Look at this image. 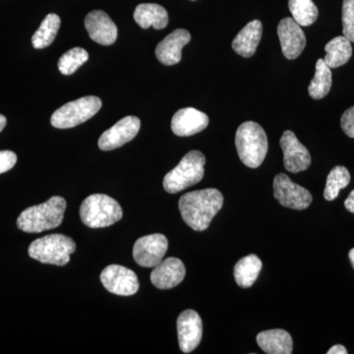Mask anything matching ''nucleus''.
I'll use <instances>...</instances> for the list:
<instances>
[{
    "mask_svg": "<svg viewBox=\"0 0 354 354\" xmlns=\"http://www.w3.org/2000/svg\"><path fill=\"white\" fill-rule=\"evenodd\" d=\"M186 270L183 261L167 258L162 261L151 272V281L158 290H171L183 283Z\"/></svg>",
    "mask_w": 354,
    "mask_h": 354,
    "instance_id": "obj_16",
    "label": "nucleus"
},
{
    "mask_svg": "<svg viewBox=\"0 0 354 354\" xmlns=\"http://www.w3.org/2000/svg\"><path fill=\"white\" fill-rule=\"evenodd\" d=\"M206 158L200 151L186 153L178 165L164 178V188L167 193L176 194L199 183L204 177Z\"/></svg>",
    "mask_w": 354,
    "mask_h": 354,
    "instance_id": "obj_4",
    "label": "nucleus"
},
{
    "mask_svg": "<svg viewBox=\"0 0 354 354\" xmlns=\"http://www.w3.org/2000/svg\"><path fill=\"white\" fill-rule=\"evenodd\" d=\"M191 1H195V0H191Z\"/></svg>",
    "mask_w": 354,
    "mask_h": 354,
    "instance_id": "obj_36",
    "label": "nucleus"
},
{
    "mask_svg": "<svg viewBox=\"0 0 354 354\" xmlns=\"http://www.w3.org/2000/svg\"><path fill=\"white\" fill-rule=\"evenodd\" d=\"M326 55L324 62L330 68H337L348 62L353 55L351 41L344 36L335 37L325 46Z\"/></svg>",
    "mask_w": 354,
    "mask_h": 354,
    "instance_id": "obj_22",
    "label": "nucleus"
},
{
    "mask_svg": "<svg viewBox=\"0 0 354 354\" xmlns=\"http://www.w3.org/2000/svg\"><path fill=\"white\" fill-rule=\"evenodd\" d=\"M258 346L268 354L292 353V337L285 330H264L257 335Z\"/></svg>",
    "mask_w": 354,
    "mask_h": 354,
    "instance_id": "obj_20",
    "label": "nucleus"
},
{
    "mask_svg": "<svg viewBox=\"0 0 354 354\" xmlns=\"http://www.w3.org/2000/svg\"><path fill=\"white\" fill-rule=\"evenodd\" d=\"M75 251L73 239L64 234H50L32 241L28 252L32 259L44 264L65 266Z\"/></svg>",
    "mask_w": 354,
    "mask_h": 354,
    "instance_id": "obj_6",
    "label": "nucleus"
},
{
    "mask_svg": "<svg viewBox=\"0 0 354 354\" xmlns=\"http://www.w3.org/2000/svg\"><path fill=\"white\" fill-rule=\"evenodd\" d=\"M122 216L120 205L108 195H91L80 207L81 221L91 228L111 227L120 221Z\"/></svg>",
    "mask_w": 354,
    "mask_h": 354,
    "instance_id": "obj_5",
    "label": "nucleus"
},
{
    "mask_svg": "<svg viewBox=\"0 0 354 354\" xmlns=\"http://www.w3.org/2000/svg\"><path fill=\"white\" fill-rule=\"evenodd\" d=\"M279 145L283 149V164L286 171L297 174L308 169L311 165V156L306 147L300 143L295 133L290 130L283 132Z\"/></svg>",
    "mask_w": 354,
    "mask_h": 354,
    "instance_id": "obj_13",
    "label": "nucleus"
},
{
    "mask_svg": "<svg viewBox=\"0 0 354 354\" xmlns=\"http://www.w3.org/2000/svg\"><path fill=\"white\" fill-rule=\"evenodd\" d=\"M223 205V194L215 188L186 193L178 203L183 221L196 232H203L209 227Z\"/></svg>",
    "mask_w": 354,
    "mask_h": 354,
    "instance_id": "obj_1",
    "label": "nucleus"
},
{
    "mask_svg": "<svg viewBox=\"0 0 354 354\" xmlns=\"http://www.w3.org/2000/svg\"><path fill=\"white\" fill-rule=\"evenodd\" d=\"M342 21L344 36L354 43V0L342 2Z\"/></svg>",
    "mask_w": 354,
    "mask_h": 354,
    "instance_id": "obj_29",
    "label": "nucleus"
},
{
    "mask_svg": "<svg viewBox=\"0 0 354 354\" xmlns=\"http://www.w3.org/2000/svg\"><path fill=\"white\" fill-rule=\"evenodd\" d=\"M101 281L106 290L120 297H130L139 290L138 277L123 266H108L102 272Z\"/></svg>",
    "mask_w": 354,
    "mask_h": 354,
    "instance_id": "obj_10",
    "label": "nucleus"
},
{
    "mask_svg": "<svg viewBox=\"0 0 354 354\" xmlns=\"http://www.w3.org/2000/svg\"><path fill=\"white\" fill-rule=\"evenodd\" d=\"M235 146L241 162L251 169H257L263 164L269 149L264 129L253 121H247L239 127Z\"/></svg>",
    "mask_w": 354,
    "mask_h": 354,
    "instance_id": "obj_3",
    "label": "nucleus"
},
{
    "mask_svg": "<svg viewBox=\"0 0 354 354\" xmlns=\"http://www.w3.org/2000/svg\"><path fill=\"white\" fill-rule=\"evenodd\" d=\"M209 118L196 109H179L171 120V130L176 136L187 137L206 129Z\"/></svg>",
    "mask_w": 354,
    "mask_h": 354,
    "instance_id": "obj_18",
    "label": "nucleus"
},
{
    "mask_svg": "<svg viewBox=\"0 0 354 354\" xmlns=\"http://www.w3.org/2000/svg\"><path fill=\"white\" fill-rule=\"evenodd\" d=\"M17 162V156L12 151H0V174L10 171Z\"/></svg>",
    "mask_w": 354,
    "mask_h": 354,
    "instance_id": "obj_30",
    "label": "nucleus"
},
{
    "mask_svg": "<svg viewBox=\"0 0 354 354\" xmlns=\"http://www.w3.org/2000/svg\"><path fill=\"white\" fill-rule=\"evenodd\" d=\"M66 201L59 196L51 197L48 201L30 207L18 216L17 227L28 234H39L59 227L64 221Z\"/></svg>",
    "mask_w": 354,
    "mask_h": 354,
    "instance_id": "obj_2",
    "label": "nucleus"
},
{
    "mask_svg": "<svg viewBox=\"0 0 354 354\" xmlns=\"http://www.w3.org/2000/svg\"><path fill=\"white\" fill-rule=\"evenodd\" d=\"M274 196L281 206L298 211L308 208L313 200L308 190L293 183L285 174L274 176Z\"/></svg>",
    "mask_w": 354,
    "mask_h": 354,
    "instance_id": "obj_8",
    "label": "nucleus"
},
{
    "mask_svg": "<svg viewBox=\"0 0 354 354\" xmlns=\"http://www.w3.org/2000/svg\"><path fill=\"white\" fill-rule=\"evenodd\" d=\"M88 53L82 48H73L58 60L57 67L60 73L69 76L75 73L84 64L88 62Z\"/></svg>",
    "mask_w": 354,
    "mask_h": 354,
    "instance_id": "obj_28",
    "label": "nucleus"
},
{
    "mask_svg": "<svg viewBox=\"0 0 354 354\" xmlns=\"http://www.w3.org/2000/svg\"><path fill=\"white\" fill-rule=\"evenodd\" d=\"M348 257L349 260H351V265H353V267L354 268V248L349 251Z\"/></svg>",
    "mask_w": 354,
    "mask_h": 354,
    "instance_id": "obj_35",
    "label": "nucleus"
},
{
    "mask_svg": "<svg viewBox=\"0 0 354 354\" xmlns=\"http://www.w3.org/2000/svg\"><path fill=\"white\" fill-rule=\"evenodd\" d=\"M62 20L57 14L51 13L46 16L43 22L34 36L32 37V44L36 50H41L50 46L57 38Z\"/></svg>",
    "mask_w": 354,
    "mask_h": 354,
    "instance_id": "obj_24",
    "label": "nucleus"
},
{
    "mask_svg": "<svg viewBox=\"0 0 354 354\" xmlns=\"http://www.w3.org/2000/svg\"><path fill=\"white\" fill-rule=\"evenodd\" d=\"M7 120L6 116L2 115V114H0V132L2 131V130L4 129L6 127Z\"/></svg>",
    "mask_w": 354,
    "mask_h": 354,
    "instance_id": "obj_34",
    "label": "nucleus"
},
{
    "mask_svg": "<svg viewBox=\"0 0 354 354\" xmlns=\"http://www.w3.org/2000/svg\"><path fill=\"white\" fill-rule=\"evenodd\" d=\"M179 348L184 353H190L199 346L203 335L201 317L194 310H185L177 319Z\"/></svg>",
    "mask_w": 354,
    "mask_h": 354,
    "instance_id": "obj_12",
    "label": "nucleus"
},
{
    "mask_svg": "<svg viewBox=\"0 0 354 354\" xmlns=\"http://www.w3.org/2000/svg\"><path fill=\"white\" fill-rule=\"evenodd\" d=\"M190 32L187 30L177 29L165 37L156 48L158 62L167 66L176 65L183 58V48L189 44Z\"/></svg>",
    "mask_w": 354,
    "mask_h": 354,
    "instance_id": "obj_17",
    "label": "nucleus"
},
{
    "mask_svg": "<svg viewBox=\"0 0 354 354\" xmlns=\"http://www.w3.org/2000/svg\"><path fill=\"white\" fill-rule=\"evenodd\" d=\"M85 27L90 38L102 46H111L118 39V26L104 11H91L86 16Z\"/></svg>",
    "mask_w": 354,
    "mask_h": 354,
    "instance_id": "obj_15",
    "label": "nucleus"
},
{
    "mask_svg": "<svg viewBox=\"0 0 354 354\" xmlns=\"http://www.w3.org/2000/svg\"><path fill=\"white\" fill-rule=\"evenodd\" d=\"M328 354H348V351L344 348L342 344H337V346H333V348H330V351H328Z\"/></svg>",
    "mask_w": 354,
    "mask_h": 354,
    "instance_id": "obj_33",
    "label": "nucleus"
},
{
    "mask_svg": "<svg viewBox=\"0 0 354 354\" xmlns=\"http://www.w3.org/2000/svg\"><path fill=\"white\" fill-rule=\"evenodd\" d=\"M351 183V174L342 165L335 167L327 177L324 197L327 201H334L339 196V191L346 188Z\"/></svg>",
    "mask_w": 354,
    "mask_h": 354,
    "instance_id": "obj_26",
    "label": "nucleus"
},
{
    "mask_svg": "<svg viewBox=\"0 0 354 354\" xmlns=\"http://www.w3.org/2000/svg\"><path fill=\"white\" fill-rule=\"evenodd\" d=\"M288 7L295 22L307 27L316 22L319 11L312 0H288Z\"/></svg>",
    "mask_w": 354,
    "mask_h": 354,
    "instance_id": "obj_27",
    "label": "nucleus"
},
{
    "mask_svg": "<svg viewBox=\"0 0 354 354\" xmlns=\"http://www.w3.org/2000/svg\"><path fill=\"white\" fill-rule=\"evenodd\" d=\"M262 265V261L254 254L239 260L234 267V278L237 285L243 288H251L259 277Z\"/></svg>",
    "mask_w": 354,
    "mask_h": 354,
    "instance_id": "obj_23",
    "label": "nucleus"
},
{
    "mask_svg": "<svg viewBox=\"0 0 354 354\" xmlns=\"http://www.w3.org/2000/svg\"><path fill=\"white\" fill-rule=\"evenodd\" d=\"M332 71L322 58L317 60L316 71L308 87L310 97L321 100L329 94L332 88Z\"/></svg>",
    "mask_w": 354,
    "mask_h": 354,
    "instance_id": "obj_25",
    "label": "nucleus"
},
{
    "mask_svg": "<svg viewBox=\"0 0 354 354\" xmlns=\"http://www.w3.org/2000/svg\"><path fill=\"white\" fill-rule=\"evenodd\" d=\"M169 241L164 234L146 235L135 242L133 258L141 267L155 268L164 259Z\"/></svg>",
    "mask_w": 354,
    "mask_h": 354,
    "instance_id": "obj_9",
    "label": "nucleus"
},
{
    "mask_svg": "<svg viewBox=\"0 0 354 354\" xmlns=\"http://www.w3.org/2000/svg\"><path fill=\"white\" fill-rule=\"evenodd\" d=\"M134 20L142 29L162 30L169 24V13L157 3H142L135 9Z\"/></svg>",
    "mask_w": 354,
    "mask_h": 354,
    "instance_id": "obj_21",
    "label": "nucleus"
},
{
    "mask_svg": "<svg viewBox=\"0 0 354 354\" xmlns=\"http://www.w3.org/2000/svg\"><path fill=\"white\" fill-rule=\"evenodd\" d=\"M102 106V100L95 95H87L67 102L53 113L51 125L57 129L78 127L99 113Z\"/></svg>",
    "mask_w": 354,
    "mask_h": 354,
    "instance_id": "obj_7",
    "label": "nucleus"
},
{
    "mask_svg": "<svg viewBox=\"0 0 354 354\" xmlns=\"http://www.w3.org/2000/svg\"><path fill=\"white\" fill-rule=\"evenodd\" d=\"M140 128L141 121L138 118L127 116L102 133L97 145L102 151H113L114 149L120 148L137 136Z\"/></svg>",
    "mask_w": 354,
    "mask_h": 354,
    "instance_id": "obj_11",
    "label": "nucleus"
},
{
    "mask_svg": "<svg viewBox=\"0 0 354 354\" xmlns=\"http://www.w3.org/2000/svg\"><path fill=\"white\" fill-rule=\"evenodd\" d=\"M344 207H346L348 212L354 214V190L351 191V194L348 195V197L344 201Z\"/></svg>",
    "mask_w": 354,
    "mask_h": 354,
    "instance_id": "obj_32",
    "label": "nucleus"
},
{
    "mask_svg": "<svg viewBox=\"0 0 354 354\" xmlns=\"http://www.w3.org/2000/svg\"><path fill=\"white\" fill-rule=\"evenodd\" d=\"M341 125L344 132L351 138H354V106L346 109L342 114Z\"/></svg>",
    "mask_w": 354,
    "mask_h": 354,
    "instance_id": "obj_31",
    "label": "nucleus"
},
{
    "mask_svg": "<svg viewBox=\"0 0 354 354\" xmlns=\"http://www.w3.org/2000/svg\"><path fill=\"white\" fill-rule=\"evenodd\" d=\"M263 27L259 20H253L241 30L232 41V48L242 57H251L262 38Z\"/></svg>",
    "mask_w": 354,
    "mask_h": 354,
    "instance_id": "obj_19",
    "label": "nucleus"
},
{
    "mask_svg": "<svg viewBox=\"0 0 354 354\" xmlns=\"http://www.w3.org/2000/svg\"><path fill=\"white\" fill-rule=\"evenodd\" d=\"M278 36L281 50L288 59H295L301 55L306 46V38L301 26L293 18L286 17L278 26Z\"/></svg>",
    "mask_w": 354,
    "mask_h": 354,
    "instance_id": "obj_14",
    "label": "nucleus"
}]
</instances>
